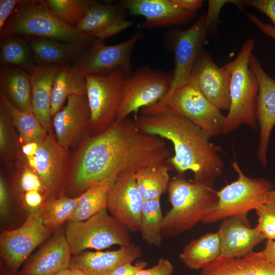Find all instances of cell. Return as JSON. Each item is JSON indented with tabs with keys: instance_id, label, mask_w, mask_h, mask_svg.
Segmentation results:
<instances>
[{
	"instance_id": "43",
	"label": "cell",
	"mask_w": 275,
	"mask_h": 275,
	"mask_svg": "<svg viewBox=\"0 0 275 275\" xmlns=\"http://www.w3.org/2000/svg\"><path fill=\"white\" fill-rule=\"evenodd\" d=\"M23 0H0V31L5 26L16 8Z\"/></svg>"
},
{
	"instance_id": "16",
	"label": "cell",
	"mask_w": 275,
	"mask_h": 275,
	"mask_svg": "<svg viewBox=\"0 0 275 275\" xmlns=\"http://www.w3.org/2000/svg\"><path fill=\"white\" fill-rule=\"evenodd\" d=\"M249 66L259 83L255 111L260 131L257 156L261 165L265 167L270 136L275 125V79L266 73L253 53L250 58Z\"/></svg>"
},
{
	"instance_id": "10",
	"label": "cell",
	"mask_w": 275,
	"mask_h": 275,
	"mask_svg": "<svg viewBox=\"0 0 275 275\" xmlns=\"http://www.w3.org/2000/svg\"><path fill=\"white\" fill-rule=\"evenodd\" d=\"M172 79V75L148 68L127 76L116 120H124L132 113L136 114L140 108L159 101L169 92Z\"/></svg>"
},
{
	"instance_id": "54",
	"label": "cell",
	"mask_w": 275,
	"mask_h": 275,
	"mask_svg": "<svg viewBox=\"0 0 275 275\" xmlns=\"http://www.w3.org/2000/svg\"><path fill=\"white\" fill-rule=\"evenodd\" d=\"M1 275H14L12 273L3 270L1 271Z\"/></svg>"
},
{
	"instance_id": "35",
	"label": "cell",
	"mask_w": 275,
	"mask_h": 275,
	"mask_svg": "<svg viewBox=\"0 0 275 275\" xmlns=\"http://www.w3.org/2000/svg\"><path fill=\"white\" fill-rule=\"evenodd\" d=\"M79 198V196L74 198L61 196L45 202L40 209L44 224L48 227H56L68 221L77 206Z\"/></svg>"
},
{
	"instance_id": "19",
	"label": "cell",
	"mask_w": 275,
	"mask_h": 275,
	"mask_svg": "<svg viewBox=\"0 0 275 275\" xmlns=\"http://www.w3.org/2000/svg\"><path fill=\"white\" fill-rule=\"evenodd\" d=\"M120 5L132 14L145 17L140 24L142 28L183 25L196 16V13L181 8L173 0H125Z\"/></svg>"
},
{
	"instance_id": "23",
	"label": "cell",
	"mask_w": 275,
	"mask_h": 275,
	"mask_svg": "<svg viewBox=\"0 0 275 275\" xmlns=\"http://www.w3.org/2000/svg\"><path fill=\"white\" fill-rule=\"evenodd\" d=\"M60 66L36 65L29 72L33 113L48 133H52L51 95L54 77Z\"/></svg>"
},
{
	"instance_id": "49",
	"label": "cell",
	"mask_w": 275,
	"mask_h": 275,
	"mask_svg": "<svg viewBox=\"0 0 275 275\" xmlns=\"http://www.w3.org/2000/svg\"><path fill=\"white\" fill-rule=\"evenodd\" d=\"M181 8L194 13L201 8L203 1L202 0H173Z\"/></svg>"
},
{
	"instance_id": "34",
	"label": "cell",
	"mask_w": 275,
	"mask_h": 275,
	"mask_svg": "<svg viewBox=\"0 0 275 275\" xmlns=\"http://www.w3.org/2000/svg\"><path fill=\"white\" fill-rule=\"evenodd\" d=\"M164 215L160 199L144 200L139 232L149 245L159 248L162 244V227Z\"/></svg>"
},
{
	"instance_id": "11",
	"label": "cell",
	"mask_w": 275,
	"mask_h": 275,
	"mask_svg": "<svg viewBox=\"0 0 275 275\" xmlns=\"http://www.w3.org/2000/svg\"><path fill=\"white\" fill-rule=\"evenodd\" d=\"M142 36L138 30L128 39L113 45H107L104 39L96 38L72 65L84 76L106 74L123 69L128 76L131 74L133 49Z\"/></svg>"
},
{
	"instance_id": "4",
	"label": "cell",
	"mask_w": 275,
	"mask_h": 275,
	"mask_svg": "<svg viewBox=\"0 0 275 275\" xmlns=\"http://www.w3.org/2000/svg\"><path fill=\"white\" fill-rule=\"evenodd\" d=\"M1 38L20 36L69 42L88 48L94 38L61 21L46 1L23 0L0 31Z\"/></svg>"
},
{
	"instance_id": "40",
	"label": "cell",
	"mask_w": 275,
	"mask_h": 275,
	"mask_svg": "<svg viewBox=\"0 0 275 275\" xmlns=\"http://www.w3.org/2000/svg\"><path fill=\"white\" fill-rule=\"evenodd\" d=\"M228 3L236 5L240 10H244L243 1L237 0H209L207 13L205 16V21L209 30L215 29L216 26L218 16L222 7Z\"/></svg>"
},
{
	"instance_id": "52",
	"label": "cell",
	"mask_w": 275,
	"mask_h": 275,
	"mask_svg": "<svg viewBox=\"0 0 275 275\" xmlns=\"http://www.w3.org/2000/svg\"><path fill=\"white\" fill-rule=\"evenodd\" d=\"M267 200L272 201L275 204V190H271L268 195Z\"/></svg>"
},
{
	"instance_id": "2",
	"label": "cell",
	"mask_w": 275,
	"mask_h": 275,
	"mask_svg": "<svg viewBox=\"0 0 275 275\" xmlns=\"http://www.w3.org/2000/svg\"><path fill=\"white\" fill-rule=\"evenodd\" d=\"M134 121L141 132L172 142L174 155L168 161L178 173L190 171L195 182L211 186L223 174L221 147L211 143L208 134L184 117L165 110L142 114Z\"/></svg>"
},
{
	"instance_id": "36",
	"label": "cell",
	"mask_w": 275,
	"mask_h": 275,
	"mask_svg": "<svg viewBox=\"0 0 275 275\" xmlns=\"http://www.w3.org/2000/svg\"><path fill=\"white\" fill-rule=\"evenodd\" d=\"M21 144L18 134L7 108L0 103L1 157L10 162L17 159Z\"/></svg>"
},
{
	"instance_id": "31",
	"label": "cell",
	"mask_w": 275,
	"mask_h": 275,
	"mask_svg": "<svg viewBox=\"0 0 275 275\" xmlns=\"http://www.w3.org/2000/svg\"><path fill=\"white\" fill-rule=\"evenodd\" d=\"M0 65L23 69L28 73L36 65L31 48L24 37L1 38Z\"/></svg>"
},
{
	"instance_id": "13",
	"label": "cell",
	"mask_w": 275,
	"mask_h": 275,
	"mask_svg": "<svg viewBox=\"0 0 275 275\" xmlns=\"http://www.w3.org/2000/svg\"><path fill=\"white\" fill-rule=\"evenodd\" d=\"M69 150L61 146L54 134L49 133L39 143L35 154L18 157L17 163L27 165L41 178L48 194L57 193L64 185L70 161Z\"/></svg>"
},
{
	"instance_id": "25",
	"label": "cell",
	"mask_w": 275,
	"mask_h": 275,
	"mask_svg": "<svg viewBox=\"0 0 275 275\" xmlns=\"http://www.w3.org/2000/svg\"><path fill=\"white\" fill-rule=\"evenodd\" d=\"M199 275H275V264L253 251L239 258L219 257Z\"/></svg>"
},
{
	"instance_id": "22",
	"label": "cell",
	"mask_w": 275,
	"mask_h": 275,
	"mask_svg": "<svg viewBox=\"0 0 275 275\" xmlns=\"http://www.w3.org/2000/svg\"><path fill=\"white\" fill-rule=\"evenodd\" d=\"M71 254L65 235L58 232L24 266L19 275H52L68 269Z\"/></svg>"
},
{
	"instance_id": "9",
	"label": "cell",
	"mask_w": 275,
	"mask_h": 275,
	"mask_svg": "<svg viewBox=\"0 0 275 275\" xmlns=\"http://www.w3.org/2000/svg\"><path fill=\"white\" fill-rule=\"evenodd\" d=\"M85 76L90 115L88 130L90 134L96 135L116 121L127 75L119 69L106 74Z\"/></svg>"
},
{
	"instance_id": "27",
	"label": "cell",
	"mask_w": 275,
	"mask_h": 275,
	"mask_svg": "<svg viewBox=\"0 0 275 275\" xmlns=\"http://www.w3.org/2000/svg\"><path fill=\"white\" fill-rule=\"evenodd\" d=\"M124 10L121 5L91 0L84 16L75 28L95 38L113 24L125 18Z\"/></svg>"
},
{
	"instance_id": "39",
	"label": "cell",
	"mask_w": 275,
	"mask_h": 275,
	"mask_svg": "<svg viewBox=\"0 0 275 275\" xmlns=\"http://www.w3.org/2000/svg\"><path fill=\"white\" fill-rule=\"evenodd\" d=\"M19 167L18 186L23 193L32 190L39 191L45 196L48 191L40 176L27 165L17 163Z\"/></svg>"
},
{
	"instance_id": "42",
	"label": "cell",
	"mask_w": 275,
	"mask_h": 275,
	"mask_svg": "<svg viewBox=\"0 0 275 275\" xmlns=\"http://www.w3.org/2000/svg\"><path fill=\"white\" fill-rule=\"evenodd\" d=\"M244 6L254 7L267 16L275 28V0H246Z\"/></svg>"
},
{
	"instance_id": "17",
	"label": "cell",
	"mask_w": 275,
	"mask_h": 275,
	"mask_svg": "<svg viewBox=\"0 0 275 275\" xmlns=\"http://www.w3.org/2000/svg\"><path fill=\"white\" fill-rule=\"evenodd\" d=\"M144 200L138 189L135 173L119 175L108 194L107 210L131 232H138L141 225Z\"/></svg>"
},
{
	"instance_id": "6",
	"label": "cell",
	"mask_w": 275,
	"mask_h": 275,
	"mask_svg": "<svg viewBox=\"0 0 275 275\" xmlns=\"http://www.w3.org/2000/svg\"><path fill=\"white\" fill-rule=\"evenodd\" d=\"M237 179L217 191L218 202L202 221L213 224L227 217H235L250 226L248 213L267 201L273 183L263 178H252L242 171L236 160L231 162Z\"/></svg>"
},
{
	"instance_id": "5",
	"label": "cell",
	"mask_w": 275,
	"mask_h": 275,
	"mask_svg": "<svg viewBox=\"0 0 275 275\" xmlns=\"http://www.w3.org/2000/svg\"><path fill=\"white\" fill-rule=\"evenodd\" d=\"M254 47V38L247 39L236 58L225 65L231 73L230 106L225 116L223 134H229L242 124L257 128L255 111L259 83L249 66Z\"/></svg>"
},
{
	"instance_id": "38",
	"label": "cell",
	"mask_w": 275,
	"mask_h": 275,
	"mask_svg": "<svg viewBox=\"0 0 275 275\" xmlns=\"http://www.w3.org/2000/svg\"><path fill=\"white\" fill-rule=\"evenodd\" d=\"M258 216L255 227L267 240H275V204L267 200L256 210Z\"/></svg>"
},
{
	"instance_id": "29",
	"label": "cell",
	"mask_w": 275,
	"mask_h": 275,
	"mask_svg": "<svg viewBox=\"0 0 275 275\" xmlns=\"http://www.w3.org/2000/svg\"><path fill=\"white\" fill-rule=\"evenodd\" d=\"M80 95H86L85 76L72 65L60 66L52 87L50 108L52 118L62 108L70 96Z\"/></svg>"
},
{
	"instance_id": "15",
	"label": "cell",
	"mask_w": 275,
	"mask_h": 275,
	"mask_svg": "<svg viewBox=\"0 0 275 275\" xmlns=\"http://www.w3.org/2000/svg\"><path fill=\"white\" fill-rule=\"evenodd\" d=\"M230 79V71L226 66L219 67L208 52L202 50L187 82L194 85L218 109L229 110Z\"/></svg>"
},
{
	"instance_id": "20",
	"label": "cell",
	"mask_w": 275,
	"mask_h": 275,
	"mask_svg": "<svg viewBox=\"0 0 275 275\" xmlns=\"http://www.w3.org/2000/svg\"><path fill=\"white\" fill-rule=\"evenodd\" d=\"M141 248L132 242L114 251L81 252L72 259L70 266L86 275H111L119 266L132 263L142 254Z\"/></svg>"
},
{
	"instance_id": "44",
	"label": "cell",
	"mask_w": 275,
	"mask_h": 275,
	"mask_svg": "<svg viewBox=\"0 0 275 275\" xmlns=\"http://www.w3.org/2000/svg\"><path fill=\"white\" fill-rule=\"evenodd\" d=\"M46 196L40 191L32 190L23 194V201L32 211L40 209L44 203Z\"/></svg>"
},
{
	"instance_id": "3",
	"label": "cell",
	"mask_w": 275,
	"mask_h": 275,
	"mask_svg": "<svg viewBox=\"0 0 275 275\" xmlns=\"http://www.w3.org/2000/svg\"><path fill=\"white\" fill-rule=\"evenodd\" d=\"M171 208L164 215L162 236L169 238L187 231L211 212L218 202L213 186L187 180L184 174L171 179L168 188Z\"/></svg>"
},
{
	"instance_id": "7",
	"label": "cell",
	"mask_w": 275,
	"mask_h": 275,
	"mask_svg": "<svg viewBox=\"0 0 275 275\" xmlns=\"http://www.w3.org/2000/svg\"><path fill=\"white\" fill-rule=\"evenodd\" d=\"M165 110L184 117L211 138L222 134L225 116L190 82L169 92L156 103L142 108V114Z\"/></svg>"
},
{
	"instance_id": "1",
	"label": "cell",
	"mask_w": 275,
	"mask_h": 275,
	"mask_svg": "<svg viewBox=\"0 0 275 275\" xmlns=\"http://www.w3.org/2000/svg\"><path fill=\"white\" fill-rule=\"evenodd\" d=\"M171 156L162 139L141 132L135 121L126 118L99 134L87 132L70 159L68 174L75 189L85 191L106 178L164 163Z\"/></svg>"
},
{
	"instance_id": "21",
	"label": "cell",
	"mask_w": 275,
	"mask_h": 275,
	"mask_svg": "<svg viewBox=\"0 0 275 275\" xmlns=\"http://www.w3.org/2000/svg\"><path fill=\"white\" fill-rule=\"evenodd\" d=\"M218 232L221 241V255L225 258L243 257L266 239L256 228H251L235 217L222 220Z\"/></svg>"
},
{
	"instance_id": "51",
	"label": "cell",
	"mask_w": 275,
	"mask_h": 275,
	"mask_svg": "<svg viewBox=\"0 0 275 275\" xmlns=\"http://www.w3.org/2000/svg\"><path fill=\"white\" fill-rule=\"evenodd\" d=\"M68 275H86V274L84 272H83L80 269L73 266H70V267L69 268Z\"/></svg>"
},
{
	"instance_id": "12",
	"label": "cell",
	"mask_w": 275,
	"mask_h": 275,
	"mask_svg": "<svg viewBox=\"0 0 275 275\" xmlns=\"http://www.w3.org/2000/svg\"><path fill=\"white\" fill-rule=\"evenodd\" d=\"M48 227L44 224L39 209L32 211L18 228L2 231L1 256L12 271H17L33 250L47 237Z\"/></svg>"
},
{
	"instance_id": "26",
	"label": "cell",
	"mask_w": 275,
	"mask_h": 275,
	"mask_svg": "<svg viewBox=\"0 0 275 275\" xmlns=\"http://www.w3.org/2000/svg\"><path fill=\"white\" fill-rule=\"evenodd\" d=\"M0 92L18 109L33 113L31 86L27 71L14 67L1 66Z\"/></svg>"
},
{
	"instance_id": "30",
	"label": "cell",
	"mask_w": 275,
	"mask_h": 275,
	"mask_svg": "<svg viewBox=\"0 0 275 275\" xmlns=\"http://www.w3.org/2000/svg\"><path fill=\"white\" fill-rule=\"evenodd\" d=\"M115 179L106 178L84 191L79 196L77 206L68 222L85 221L107 209L108 194Z\"/></svg>"
},
{
	"instance_id": "48",
	"label": "cell",
	"mask_w": 275,
	"mask_h": 275,
	"mask_svg": "<svg viewBox=\"0 0 275 275\" xmlns=\"http://www.w3.org/2000/svg\"><path fill=\"white\" fill-rule=\"evenodd\" d=\"M246 16L261 32L275 40V28L272 24L263 22L254 14L246 13Z\"/></svg>"
},
{
	"instance_id": "32",
	"label": "cell",
	"mask_w": 275,
	"mask_h": 275,
	"mask_svg": "<svg viewBox=\"0 0 275 275\" xmlns=\"http://www.w3.org/2000/svg\"><path fill=\"white\" fill-rule=\"evenodd\" d=\"M0 103L9 112L18 132L21 145L31 142H40L47 136L48 133L33 113L18 109L1 92Z\"/></svg>"
},
{
	"instance_id": "50",
	"label": "cell",
	"mask_w": 275,
	"mask_h": 275,
	"mask_svg": "<svg viewBox=\"0 0 275 275\" xmlns=\"http://www.w3.org/2000/svg\"><path fill=\"white\" fill-rule=\"evenodd\" d=\"M259 252L266 260L275 264V241L274 240H267L265 248Z\"/></svg>"
},
{
	"instance_id": "55",
	"label": "cell",
	"mask_w": 275,
	"mask_h": 275,
	"mask_svg": "<svg viewBox=\"0 0 275 275\" xmlns=\"http://www.w3.org/2000/svg\"><path fill=\"white\" fill-rule=\"evenodd\" d=\"M275 241V240H274Z\"/></svg>"
},
{
	"instance_id": "46",
	"label": "cell",
	"mask_w": 275,
	"mask_h": 275,
	"mask_svg": "<svg viewBox=\"0 0 275 275\" xmlns=\"http://www.w3.org/2000/svg\"><path fill=\"white\" fill-rule=\"evenodd\" d=\"M132 263L121 265L115 269L111 275H136L139 270L146 268L147 265V262L143 261H138L134 264Z\"/></svg>"
},
{
	"instance_id": "41",
	"label": "cell",
	"mask_w": 275,
	"mask_h": 275,
	"mask_svg": "<svg viewBox=\"0 0 275 275\" xmlns=\"http://www.w3.org/2000/svg\"><path fill=\"white\" fill-rule=\"evenodd\" d=\"M173 272L174 267L170 261L161 258L155 265L140 269L136 275H172Z\"/></svg>"
},
{
	"instance_id": "28",
	"label": "cell",
	"mask_w": 275,
	"mask_h": 275,
	"mask_svg": "<svg viewBox=\"0 0 275 275\" xmlns=\"http://www.w3.org/2000/svg\"><path fill=\"white\" fill-rule=\"evenodd\" d=\"M221 241L218 231L205 234L186 244L179 255L182 262L191 269H203L221 255Z\"/></svg>"
},
{
	"instance_id": "14",
	"label": "cell",
	"mask_w": 275,
	"mask_h": 275,
	"mask_svg": "<svg viewBox=\"0 0 275 275\" xmlns=\"http://www.w3.org/2000/svg\"><path fill=\"white\" fill-rule=\"evenodd\" d=\"M208 32L204 15L188 29L174 30L171 34L175 68L169 92L187 82Z\"/></svg>"
},
{
	"instance_id": "47",
	"label": "cell",
	"mask_w": 275,
	"mask_h": 275,
	"mask_svg": "<svg viewBox=\"0 0 275 275\" xmlns=\"http://www.w3.org/2000/svg\"><path fill=\"white\" fill-rule=\"evenodd\" d=\"M9 191L6 183L2 176L0 177V214L2 218L6 217L9 209Z\"/></svg>"
},
{
	"instance_id": "37",
	"label": "cell",
	"mask_w": 275,
	"mask_h": 275,
	"mask_svg": "<svg viewBox=\"0 0 275 275\" xmlns=\"http://www.w3.org/2000/svg\"><path fill=\"white\" fill-rule=\"evenodd\" d=\"M91 0H46L49 9L65 23L75 28Z\"/></svg>"
},
{
	"instance_id": "24",
	"label": "cell",
	"mask_w": 275,
	"mask_h": 275,
	"mask_svg": "<svg viewBox=\"0 0 275 275\" xmlns=\"http://www.w3.org/2000/svg\"><path fill=\"white\" fill-rule=\"evenodd\" d=\"M24 37L38 65H72L87 48L78 44L54 39Z\"/></svg>"
},
{
	"instance_id": "45",
	"label": "cell",
	"mask_w": 275,
	"mask_h": 275,
	"mask_svg": "<svg viewBox=\"0 0 275 275\" xmlns=\"http://www.w3.org/2000/svg\"><path fill=\"white\" fill-rule=\"evenodd\" d=\"M133 23V20H128L124 18L113 24L108 28L102 32L96 38L105 40L106 38L116 35L128 28Z\"/></svg>"
},
{
	"instance_id": "18",
	"label": "cell",
	"mask_w": 275,
	"mask_h": 275,
	"mask_svg": "<svg viewBox=\"0 0 275 275\" xmlns=\"http://www.w3.org/2000/svg\"><path fill=\"white\" fill-rule=\"evenodd\" d=\"M90 117L87 95L70 96L66 104L52 117L58 143L67 150L78 146L88 130Z\"/></svg>"
},
{
	"instance_id": "33",
	"label": "cell",
	"mask_w": 275,
	"mask_h": 275,
	"mask_svg": "<svg viewBox=\"0 0 275 275\" xmlns=\"http://www.w3.org/2000/svg\"><path fill=\"white\" fill-rule=\"evenodd\" d=\"M166 162L141 170L135 174L138 189L144 200L160 199L171 180Z\"/></svg>"
},
{
	"instance_id": "8",
	"label": "cell",
	"mask_w": 275,
	"mask_h": 275,
	"mask_svg": "<svg viewBox=\"0 0 275 275\" xmlns=\"http://www.w3.org/2000/svg\"><path fill=\"white\" fill-rule=\"evenodd\" d=\"M129 232L104 209L85 221L69 222L65 236L71 254L76 255L88 249L100 250L129 244Z\"/></svg>"
},
{
	"instance_id": "53",
	"label": "cell",
	"mask_w": 275,
	"mask_h": 275,
	"mask_svg": "<svg viewBox=\"0 0 275 275\" xmlns=\"http://www.w3.org/2000/svg\"><path fill=\"white\" fill-rule=\"evenodd\" d=\"M69 268L61 270L52 275H68Z\"/></svg>"
}]
</instances>
